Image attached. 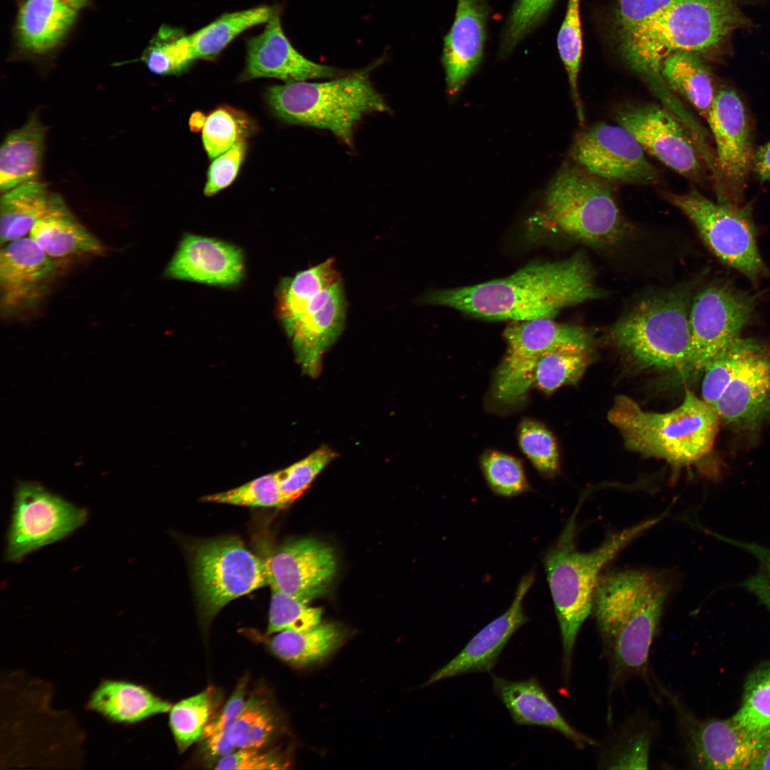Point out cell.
<instances>
[{
  "instance_id": "6da1fadb",
  "label": "cell",
  "mask_w": 770,
  "mask_h": 770,
  "mask_svg": "<svg viewBox=\"0 0 770 770\" xmlns=\"http://www.w3.org/2000/svg\"><path fill=\"white\" fill-rule=\"evenodd\" d=\"M582 253L558 262L529 264L503 279L432 291L422 302L489 320L553 319L563 308L600 298Z\"/></svg>"
},
{
  "instance_id": "7a4b0ae2",
  "label": "cell",
  "mask_w": 770,
  "mask_h": 770,
  "mask_svg": "<svg viewBox=\"0 0 770 770\" xmlns=\"http://www.w3.org/2000/svg\"><path fill=\"white\" fill-rule=\"evenodd\" d=\"M736 0H675L642 23L620 31L627 65L648 80L664 107L679 103L662 73L664 60L679 51L696 53L718 46L744 24Z\"/></svg>"
},
{
  "instance_id": "3957f363",
  "label": "cell",
  "mask_w": 770,
  "mask_h": 770,
  "mask_svg": "<svg viewBox=\"0 0 770 770\" xmlns=\"http://www.w3.org/2000/svg\"><path fill=\"white\" fill-rule=\"evenodd\" d=\"M671 589L667 577L653 571L628 569L600 576L592 610L610 657L614 681L645 672Z\"/></svg>"
},
{
  "instance_id": "277c9868",
  "label": "cell",
  "mask_w": 770,
  "mask_h": 770,
  "mask_svg": "<svg viewBox=\"0 0 770 770\" xmlns=\"http://www.w3.org/2000/svg\"><path fill=\"white\" fill-rule=\"evenodd\" d=\"M607 419L627 449L674 467L692 465L709 454L721 422L716 409L689 389L682 404L666 413L645 411L629 396L618 395Z\"/></svg>"
},
{
  "instance_id": "5b68a950",
  "label": "cell",
  "mask_w": 770,
  "mask_h": 770,
  "mask_svg": "<svg viewBox=\"0 0 770 770\" xmlns=\"http://www.w3.org/2000/svg\"><path fill=\"white\" fill-rule=\"evenodd\" d=\"M662 518L649 519L615 533L589 552L575 548L571 520L543 555L547 582L560 630L565 675L570 672L579 630L592 610L602 570L627 544Z\"/></svg>"
},
{
  "instance_id": "8992f818",
  "label": "cell",
  "mask_w": 770,
  "mask_h": 770,
  "mask_svg": "<svg viewBox=\"0 0 770 770\" xmlns=\"http://www.w3.org/2000/svg\"><path fill=\"white\" fill-rule=\"evenodd\" d=\"M528 224L530 228L560 233L597 247L615 245L629 232L610 183L575 163L560 168L548 189L543 209Z\"/></svg>"
},
{
  "instance_id": "52a82bcc",
  "label": "cell",
  "mask_w": 770,
  "mask_h": 770,
  "mask_svg": "<svg viewBox=\"0 0 770 770\" xmlns=\"http://www.w3.org/2000/svg\"><path fill=\"white\" fill-rule=\"evenodd\" d=\"M267 99L274 113L285 122L328 130L348 145L364 115L389 110L366 71L324 82L274 86Z\"/></svg>"
},
{
  "instance_id": "ba28073f",
  "label": "cell",
  "mask_w": 770,
  "mask_h": 770,
  "mask_svg": "<svg viewBox=\"0 0 770 770\" xmlns=\"http://www.w3.org/2000/svg\"><path fill=\"white\" fill-rule=\"evenodd\" d=\"M690 294L684 287L647 297L625 314L610 337L644 367L687 369Z\"/></svg>"
},
{
  "instance_id": "9c48e42d",
  "label": "cell",
  "mask_w": 770,
  "mask_h": 770,
  "mask_svg": "<svg viewBox=\"0 0 770 770\" xmlns=\"http://www.w3.org/2000/svg\"><path fill=\"white\" fill-rule=\"evenodd\" d=\"M193 570L200 615L205 622L232 600L268 585L266 560L236 537L199 545L193 556Z\"/></svg>"
},
{
  "instance_id": "30bf717a",
  "label": "cell",
  "mask_w": 770,
  "mask_h": 770,
  "mask_svg": "<svg viewBox=\"0 0 770 770\" xmlns=\"http://www.w3.org/2000/svg\"><path fill=\"white\" fill-rule=\"evenodd\" d=\"M664 198L694 223L707 245L724 263L751 279L766 273L746 208L714 202L697 190L683 194L666 192Z\"/></svg>"
},
{
  "instance_id": "8fae6325",
  "label": "cell",
  "mask_w": 770,
  "mask_h": 770,
  "mask_svg": "<svg viewBox=\"0 0 770 770\" xmlns=\"http://www.w3.org/2000/svg\"><path fill=\"white\" fill-rule=\"evenodd\" d=\"M503 337L507 352L496 375L494 394L505 403L518 401L533 386L534 369L541 355L562 347L588 349L592 343L583 328L550 318L511 322Z\"/></svg>"
},
{
  "instance_id": "7c38bea8",
  "label": "cell",
  "mask_w": 770,
  "mask_h": 770,
  "mask_svg": "<svg viewBox=\"0 0 770 770\" xmlns=\"http://www.w3.org/2000/svg\"><path fill=\"white\" fill-rule=\"evenodd\" d=\"M87 512L33 482L16 486L6 558L19 561L62 540L84 524Z\"/></svg>"
},
{
  "instance_id": "4fadbf2b",
  "label": "cell",
  "mask_w": 770,
  "mask_h": 770,
  "mask_svg": "<svg viewBox=\"0 0 770 770\" xmlns=\"http://www.w3.org/2000/svg\"><path fill=\"white\" fill-rule=\"evenodd\" d=\"M755 298L729 285H709L693 298L687 370H701L738 340L754 310Z\"/></svg>"
},
{
  "instance_id": "5bb4252c",
  "label": "cell",
  "mask_w": 770,
  "mask_h": 770,
  "mask_svg": "<svg viewBox=\"0 0 770 770\" xmlns=\"http://www.w3.org/2000/svg\"><path fill=\"white\" fill-rule=\"evenodd\" d=\"M570 158L585 171L610 183L651 185L659 178L641 145L620 125L600 122L587 127L575 137Z\"/></svg>"
},
{
  "instance_id": "9a60e30c",
  "label": "cell",
  "mask_w": 770,
  "mask_h": 770,
  "mask_svg": "<svg viewBox=\"0 0 770 770\" xmlns=\"http://www.w3.org/2000/svg\"><path fill=\"white\" fill-rule=\"evenodd\" d=\"M644 150L666 166L691 180L704 175V160L684 123L666 107L645 103L627 106L615 115Z\"/></svg>"
},
{
  "instance_id": "2e32d148",
  "label": "cell",
  "mask_w": 770,
  "mask_h": 770,
  "mask_svg": "<svg viewBox=\"0 0 770 770\" xmlns=\"http://www.w3.org/2000/svg\"><path fill=\"white\" fill-rule=\"evenodd\" d=\"M677 718L684 730L687 749L695 767L740 770L751 767L770 733L749 730L734 718L699 720L672 697Z\"/></svg>"
},
{
  "instance_id": "e0dca14e",
  "label": "cell",
  "mask_w": 770,
  "mask_h": 770,
  "mask_svg": "<svg viewBox=\"0 0 770 770\" xmlns=\"http://www.w3.org/2000/svg\"><path fill=\"white\" fill-rule=\"evenodd\" d=\"M268 585L306 603L322 595L336 573L332 549L311 538L279 547L266 560Z\"/></svg>"
},
{
  "instance_id": "ac0fdd59",
  "label": "cell",
  "mask_w": 770,
  "mask_h": 770,
  "mask_svg": "<svg viewBox=\"0 0 770 770\" xmlns=\"http://www.w3.org/2000/svg\"><path fill=\"white\" fill-rule=\"evenodd\" d=\"M707 120L716 145L718 179L740 192L753 168L750 127L745 107L730 88L717 91Z\"/></svg>"
},
{
  "instance_id": "d6986e66",
  "label": "cell",
  "mask_w": 770,
  "mask_h": 770,
  "mask_svg": "<svg viewBox=\"0 0 770 770\" xmlns=\"http://www.w3.org/2000/svg\"><path fill=\"white\" fill-rule=\"evenodd\" d=\"M535 578L533 571L525 574L509 607L477 632L456 657L433 674L426 685L465 674L491 672L509 640L528 620L523 600Z\"/></svg>"
},
{
  "instance_id": "ffe728a7",
  "label": "cell",
  "mask_w": 770,
  "mask_h": 770,
  "mask_svg": "<svg viewBox=\"0 0 770 770\" xmlns=\"http://www.w3.org/2000/svg\"><path fill=\"white\" fill-rule=\"evenodd\" d=\"M247 51L242 81L267 77L290 83L339 75L338 70L307 59L292 46L282 31L277 10H273L264 31L247 41Z\"/></svg>"
},
{
  "instance_id": "44dd1931",
  "label": "cell",
  "mask_w": 770,
  "mask_h": 770,
  "mask_svg": "<svg viewBox=\"0 0 770 770\" xmlns=\"http://www.w3.org/2000/svg\"><path fill=\"white\" fill-rule=\"evenodd\" d=\"M346 307L340 279L316 295L287 332L298 361L309 376L319 374L323 354L342 332Z\"/></svg>"
},
{
  "instance_id": "7402d4cb",
  "label": "cell",
  "mask_w": 770,
  "mask_h": 770,
  "mask_svg": "<svg viewBox=\"0 0 770 770\" xmlns=\"http://www.w3.org/2000/svg\"><path fill=\"white\" fill-rule=\"evenodd\" d=\"M51 258L30 236L1 248V301L6 311L19 310L44 295L55 273Z\"/></svg>"
},
{
  "instance_id": "603a6c76",
  "label": "cell",
  "mask_w": 770,
  "mask_h": 770,
  "mask_svg": "<svg viewBox=\"0 0 770 770\" xmlns=\"http://www.w3.org/2000/svg\"><path fill=\"white\" fill-rule=\"evenodd\" d=\"M714 409L722 422L741 430L770 420V349L757 346Z\"/></svg>"
},
{
  "instance_id": "cb8c5ba5",
  "label": "cell",
  "mask_w": 770,
  "mask_h": 770,
  "mask_svg": "<svg viewBox=\"0 0 770 770\" xmlns=\"http://www.w3.org/2000/svg\"><path fill=\"white\" fill-rule=\"evenodd\" d=\"M243 274V255L237 247L193 235L183 239L165 270L170 278L221 286L239 283Z\"/></svg>"
},
{
  "instance_id": "d4e9b609",
  "label": "cell",
  "mask_w": 770,
  "mask_h": 770,
  "mask_svg": "<svg viewBox=\"0 0 770 770\" xmlns=\"http://www.w3.org/2000/svg\"><path fill=\"white\" fill-rule=\"evenodd\" d=\"M486 17L485 0H458L453 25L444 38L442 56L451 96L460 91L481 61Z\"/></svg>"
},
{
  "instance_id": "484cf974",
  "label": "cell",
  "mask_w": 770,
  "mask_h": 770,
  "mask_svg": "<svg viewBox=\"0 0 770 770\" xmlns=\"http://www.w3.org/2000/svg\"><path fill=\"white\" fill-rule=\"evenodd\" d=\"M491 676L495 694L516 724L552 729L578 747L596 744L565 720L535 678L511 681L494 674Z\"/></svg>"
},
{
  "instance_id": "4316f807",
  "label": "cell",
  "mask_w": 770,
  "mask_h": 770,
  "mask_svg": "<svg viewBox=\"0 0 770 770\" xmlns=\"http://www.w3.org/2000/svg\"><path fill=\"white\" fill-rule=\"evenodd\" d=\"M172 704L144 686L131 682L104 679L91 693L86 707L108 720L124 724L140 722L170 712Z\"/></svg>"
},
{
  "instance_id": "83f0119b",
  "label": "cell",
  "mask_w": 770,
  "mask_h": 770,
  "mask_svg": "<svg viewBox=\"0 0 770 770\" xmlns=\"http://www.w3.org/2000/svg\"><path fill=\"white\" fill-rule=\"evenodd\" d=\"M0 205L1 245L25 237L38 221L67 207L36 180L4 192Z\"/></svg>"
},
{
  "instance_id": "f1b7e54d",
  "label": "cell",
  "mask_w": 770,
  "mask_h": 770,
  "mask_svg": "<svg viewBox=\"0 0 770 770\" xmlns=\"http://www.w3.org/2000/svg\"><path fill=\"white\" fill-rule=\"evenodd\" d=\"M45 136L46 127L36 115H32L22 127L7 135L0 152L1 192L36 180Z\"/></svg>"
},
{
  "instance_id": "f546056e",
  "label": "cell",
  "mask_w": 770,
  "mask_h": 770,
  "mask_svg": "<svg viewBox=\"0 0 770 770\" xmlns=\"http://www.w3.org/2000/svg\"><path fill=\"white\" fill-rule=\"evenodd\" d=\"M76 17V9L63 0H26L18 19L23 45L41 52L56 45Z\"/></svg>"
},
{
  "instance_id": "4dcf8cb0",
  "label": "cell",
  "mask_w": 770,
  "mask_h": 770,
  "mask_svg": "<svg viewBox=\"0 0 770 770\" xmlns=\"http://www.w3.org/2000/svg\"><path fill=\"white\" fill-rule=\"evenodd\" d=\"M347 632L333 622L319 623L304 630H284L270 641L272 652L280 659L295 666L321 661L339 649Z\"/></svg>"
},
{
  "instance_id": "1f68e13d",
  "label": "cell",
  "mask_w": 770,
  "mask_h": 770,
  "mask_svg": "<svg viewBox=\"0 0 770 770\" xmlns=\"http://www.w3.org/2000/svg\"><path fill=\"white\" fill-rule=\"evenodd\" d=\"M29 236L50 257L98 254L100 241L72 216L67 207L38 221Z\"/></svg>"
},
{
  "instance_id": "d6a6232c",
  "label": "cell",
  "mask_w": 770,
  "mask_h": 770,
  "mask_svg": "<svg viewBox=\"0 0 770 770\" xmlns=\"http://www.w3.org/2000/svg\"><path fill=\"white\" fill-rule=\"evenodd\" d=\"M661 73L667 86L707 118L716 91L711 73L694 53L675 52L663 61Z\"/></svg>"
},
{
  "instance_id": "836d02e7",
  "label": "cell",
  "mask_w": 770,
  "mask_h": 770,
  "mask_svg": "<svg viewBox=\"0 0 770 770\" xmlns=\"http://www.w3.org/2000/svg\"><path fill=\"white\" fill-rule=\"evenodd\" d=\"M340 279L334 260L330 257L283 279L278 290V313L286 332L316 295Z\"/></svg>"
},
{
  "instance_id": "e575fe53",
  "label": "cell",
  "mask_w": 770,
  "mask_h": 770,
  "mask_svg": "<svg viewBox=\"0 0 770 770\" xmlns=\"http://www.w3.org/2000/svg\"><path fill=\"white\" fill-rule=\"evenodd\" d=\"M272 9L262 6L227 13L188 36L193 59L215 58L232 40L244 31L270 19Z\"/></svg>"
},
{
  "instance_id": "d590c367",
  "label": "cell",
  "mask_w": 770,
  "mask_h": 770,
  "mask_svg": "<svg viewBox=\"0 0 770 770\" xmlns=\"http://www.w3.org/2000/svg\"><path fill=\"white\" fill-rule=\"evenodd\" d=\"M587 350L570 346L543 354L536 362L533 386L545 394H550L563 386L575 384L588 366Z\"/></svg>"
},
{
  "instance_id": "8d00e7d4",
  "label": "cell",
  "mask_w": 770,
  "mask_h": 770,
  "mask_svg": "<svg viewBox=\"0 0 770 770\" xmlns=\"http://www.w3.org/2000/svg\"><path fill=\"white\" fill-rule=\"evenodd\" d=\"M255 130V125L247 115L222 106L206 117L202 140L208 157L214 159L237 143L245 141Z\"/></svg>"
},
{
  "instance_id": "74e56055",
  "label": "cell",
  "mask_w": 770,
  "mask_h": 770,
  "mask_svg": "<svg viewBox=\"0 0 770 770\" xmlns=\"http://www.w3.org/2000/svg\"><path fill=\"white\" fill-rule=\"evenodd\" d=\"M758 343L739 338L703 369L702 399L714 408L724 391L744 368Z\"/></svg>"
},
{
  "instance_id": "f35d334b",
  "label": "cell",
  "mask_w": 770,
  "mask_h": 770,
  "mask_svg": "<svg viewBox=\"0 0 770 770\" xmlns=\"http://www.w3.org/2000/svg\"><path fill=\"white\" fill-rule=\"evenodd\" d=\"M212 711V695L205 690L172 706L169 724L177 747L183 752L202 738Z\"/></svg>"
},
{
  "instance_id": "ab89813d",
  "label": "cell",
  "mask_w": 770,
  "mask_h": 770,
  "mask_svg": "<svg viewBox=\"0 0 770 770\" xmlns=\"http://www.w3.org/2000/svg\"><path fill=\"white\" fill-rule=\"evenodd\" d=\"M143 61L155 74L181 73L194 61L188 36L178 29L161 28L145 51Z\"/></svg>"
},
{
  "instance_id": "60d3db41",
  "label": "cell",
  "mask_w": 770,
  "mask_h": 770,
  "mask_svg": "<svg viewBox=\"0 0 770 770\" xmlns=\"http://www.w3.org/2000/svg\"><path fill=\"white\" fill-rule=\"evenodd\" d=\"M579 7L580 0H568L567 11L558 33L557 43L568 74L577 115L580 123H583V107L578 88L582 48Z\"/></svg>"
},
{
  "instance_id": "b9f144b4",
  "label": "cell",
  "mask_w": 770,
  "mask_h": 770,
  "mask_svg": "<svg viewBox=\"0 0 770 770\" xmlns=\"http://www.w3.org/2000/svg\"><path fill=\"white\" fill-rule=\"evenodd\" d=\"M275 724L270 708L262 701L250 699L230 728L228 738L235 749H260L272 736Z\"/></svg>"
},
{
  "instance_id": "7bdbcfd3",
  "label": "cell",
  "mask_w": 770,
  "mask_h": 770,
  "mask_svg": "<svg viewBox=\"0 0 770 770\" xmlns=\"http://www.w3.org/2000/svg\"><path fill=\"white\" fill-rule=\"evenodd\" d=\"M732 717L749 730L770 729V663L748 677L741 706Z\"/></svg>"
},
{
  "instance_id": "ee69618b",
  "label": "cell",
  "mask_w": 770,
  "mask_h": 770,
  "mask_svg": "<svg viewBox=\"0 0 770 770\" xmlns=\"http://www.w3.org/2000/svg\"><path fill=\"white\" fill-rule=\"evenodd\" d=\"M481 466L488 486L498 496L511 498L530 490L523 466L515 457L491 451L483 455Z\"/></svg>"
},
{
  "instance_id": "f6af8a7d",
  "label": "cell",
  "mask_w": 770,
  "mask_h": 770,
  "mask_svg": "<svg viewBox=\"0 0 770 770\" xmlns=\"http://www.w3.org/2000/svg\"><path fill=\"white\" fill-rule=\"evenodd\" d=\"M202 500L246 507H287L280 491L279 471L259 477L235 488L204 496Z\"/></svg>"
},
{
  "instance_id": "bcb514c9",
  "label": "cell",
  "mask_w": 770,
  "mask_h": 770,
  "mask_svg": "<svg viewBox=\"0 0 770 770\" xmlns=\"http://www.w3.org/2000/svg\"><path fill=\"white\" fill-rule=\"evenodd\" d=\"M302 600L272 590L266 635L284 630H304L320 623L322 610Z\"/></svg>"
},
{
  "instance_id": "7dc6e473",
  "label": "cell",
  "mask_w": 770,
  "mask_h": 770,
  "mask_svg": "<svg viewBox=\"0 0 770 770\" xmlns=\"http://www.w3.org/2000/svg\"><path fill=\"white\" fill-rule=\"evenodd\" d=\"M520 448L537 471L545 476H554L559 468V455L555 439L542 423L525 420L519 426Z\"/></svg>"
},
{
  "instance_id": "c3c4849f",
  "label": "cell",
  "mask_w": 770,
  "mask_h": 770,
  "mask_svg": "<svg viewBox=\"0 0 770 770\" xmlns=\"http://www.w3.org/2000/svg\"><path fill=\"white\" fill-rule=\"evenodd\" d=\"M335 457L332 450L322 446L304 458L279 471L280 491L286 506L299 498Z\"/></svg>"
},
{
  "instance_id": "681fc988",
  "label": "cell",
  "mask_w": 770,
  "mask_h": 770,
  "mask_svg": "<svg viewBox=\"0 0 770 770\" xmlns=\"http://www.w3.org/2000/svg\"><path fill=\"white\" fill-rule=\"evenodd\" d=\"M245 681H241L224 706L222 710L206 725L202 739L207 752L212 756L224 757L235 748L230 741L228 733L245 704Z\"/></svg>"
},
{
  "instance_id": "f907efd6",
  "label": "cell",
  "mask_w": 770,
  "mask_h": 770,
  "mask_svg": "<svg viewBox=\"0 0 770 770\" xmlns=\"http://www.w3.org/2000/svg\"><path fill=\"white\" fill-rule=\"evenodd\" d=\"M555 0H517L510 15L503 38L510 51L542 19Z\"/></svg>"
},
{
  "instance_id": "816d5d0a",
  "label": "cell",
  "mask_w": 770,
  "mask_h": 770,
  "mask_svg": "<svg viewBox=\"0 0 770 770\" xmlns=\"http://www.w3.org/2000/svg\"><path fill=\"white\" fill-rule=\"evenodd\" d=\"M247 150L242 141L213 159L207 173L204 188L206 196H212L228 187L236 178Z\"/></svg>"
},
{
  "instance_id": "f5cc1de1",
  "label": "cell",
  "mask_w": 770,
  "mask_h": 770,
  "mask_svg": "<svg viewBox=\"0 0 770 770\" xmlns=\"http://www.w3.org/2000/svg\"><path fill=\"white\" fill-rule=\"evenodd\" d=\"M289 763L279 753L262 751L260 749H238L220 758L215 764V769H284Z\"/></svg>"
},
{
  "instance_id": "db71d44e",
  "label": "cell",
  "mask_w": 770,
  "mask_h": 770,
  "mask_svg": "<svg viewBox=\"0 0 770 770\" xmlns=\"http://www.w3.org/2000/svg\"><path fill=\"white\" fill-rule=\"evenodd\" d=\"M722 540L741 547L755 557L758 562L757 570L744 581L742 585L770 609V548L756 543L738 542L726 537H723Z\"/></svg>"
},
{
  "instance_id": "11a10c76",
  "label": "cell",
  "mask_w": 770,
  "mask_h": 770,
  "mask_svg": "<svg viewBox=\"0 0 770 770\" xmlns=\"http://www.w3.org/2000/svg\"><path fill=\"white\" fill-rule=\"evenodd\" d=\"M650 736L640 732L619 748L617 754L607 761L611 769H646L648 764Z\"/></svg>"
},
{
  "instance_id": "9f6ffc18",
  "label": "cell",
  "mask_w": 770,
  "mask_h": 770,
  "mask_svg": "<svg viewBox=\"0 0 770 770\" xmlns=\"http://www.w3.org/2000/svg\"><path fill=\"white\" fill-rule=\"evenodd\" d=\"M675 0H619L618 20L620 31L632 28L646 21Z\"/></svg>"
},
{
  "instance_id": "6f0895ef",
  "label": "cell",
  "mask_w": 770,
  "mask_h": 770,
  "mask_svg": "<svg viewBox=\"0 0 770 770\" xmlns=\"http://www.w3.org/2000/svg\"><path fill=\"white\" fill-rule=\"evenodd\" d=\"M753 168L761 180L770 179V141L754 155Z\"/></svg>"
},
{
  "instance_id": "680465c9",
  "label": "cell",
  "mask_w": 770,
  "mask_h": 770,
  "mask_svg": "<svg viewBox=\"0 0 770 770\" xmlns=\"http://www.w3.org/2000/svg\"><path fill=\"white\" fill-rule=\"evenodd\" d=\"M751 769H770V733Z\"/></svg>"
},
{
  "instance_id": "91938a15",
  "label": "cell",
  "mask_w": 770,
  "mask_h": 770,
  "mask_svg": "<svg viewBox=\"0 0 770 770\" xmlns=\"http://www.w3.org/2000/svg\"><path fill=\"white\" fill-rule=\"evenodd\" d=\"M206 117L200 112L194 113L190 118V126L192 130L199 131L202 130L205 123Z\"/></svg>"
},
{
  "instance_id": "94428289",
  "label": "cell",
  "mask_w": 770,
  "mask_h": 770,
  "mask_svg": "<svg viewBox=\"0 0 770 770\" xmlns=\"http://www.w3.org/2000/svg\"><path fill=\"white\" fill-rule=\"evenodd\" d=\"M74 9H79L84 5L86 0H63Z\"/></svg>"
}]
</instances>
